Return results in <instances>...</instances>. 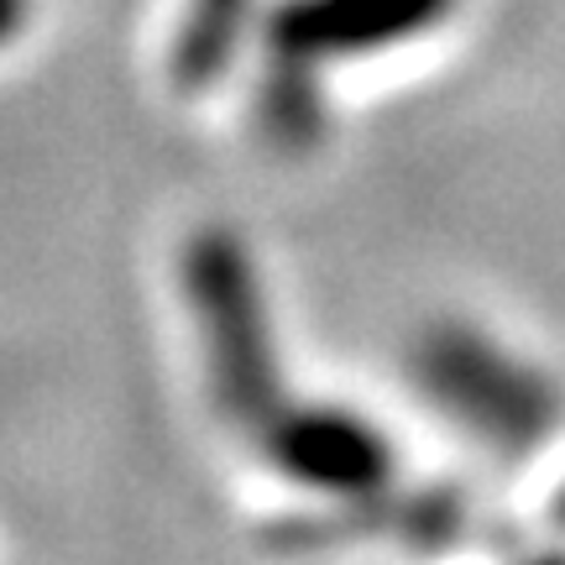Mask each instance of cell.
<instances>
[{
	"instance_id": "1",
	"label": "cell",
	"mask_w": 565,
	"mask_h": 565,
	"mask_svg": "<svg viewBox=\"0 0 565 565\" xmlns=\"http://www.w3.org/2000/svg\"><path fill=\"white\" fill-rule=\"evenodd\" d=\"M194 303H200V330L210 351V372L221 387V404L236 408L242 419H273L278 404V366H273V335H267L263 294L252 278V263L236 242H200L194 263Z\"/></svg>"
},
{
	"instance_id": "2",
	"label": "cell",
	"mask_w": 565,
	"mask_h": 565,
	"mask_svg": "<svg viewBox=\"0 0 565 565\" xmlns=\"http://www.w3.org/2000/svg\"><path fill=\"white\" fill-rule=\"evenodd\" d=\"M456 0H282L273 47L294 68H330L341 58L387 53L435 32Z\"/></svg>"
},
{
	"instance_id": "3",
	"label": "cell",
	"mask_w": 565,
	"mask_h": 565,
	"mask_svg": "<svg viewBox=\"0 0 565 565\" xmlns=\"http://www.w3.org/2000/svg\"><path fill=\"white\" fill-rule=\"evenodd\" d=\"M419 372L435 404L498 440H519L550 414V398L534 383V372L477 335H435L419 356Z\"/></svg>"
},
{
	"instance_id": "4",
	"label": "cell",
	"mask_w": 565,
	"mask_h": 565,
	"mask_svg": "<svg viewBox=\"0 0 565 565\" xmlns=\"http://www.w3.org/2000/svg\"><path fill=\"white\" fill-rule=\"evenodd\" d=\"M267 456L282 477L320 492H372L393 471L387 440L345 408H294L267 424Z\"/></svg>"
},
{
	"instance_id": "5",
	"label": "cell",
	"mask_w": 565,
	"mask_h": 565,
	"mask_svg": "<svg viewBox=\"0 0 565 565\" xmlns=\"http://www.w3.org/2000/svg\"><path fill=\"white\" fill-rule=\"evenodd\" d=\"M26 21V0H0V42H11Z\"/></svg>"
},
{
	"instance_id": "6",
	"label": "cell",
	"mask_w": 565,
	"mask_h": 565,
	"mask_svg": "<svg viewBox=\"0 0 565 565\" xmlns=\"http://www.w3.org/2000/svg\"><path fill=\"white\" fill-rule=\"evenodd\" d=\"M534 565H565V561H534Z\"/></svg>"
}]
</instances>
